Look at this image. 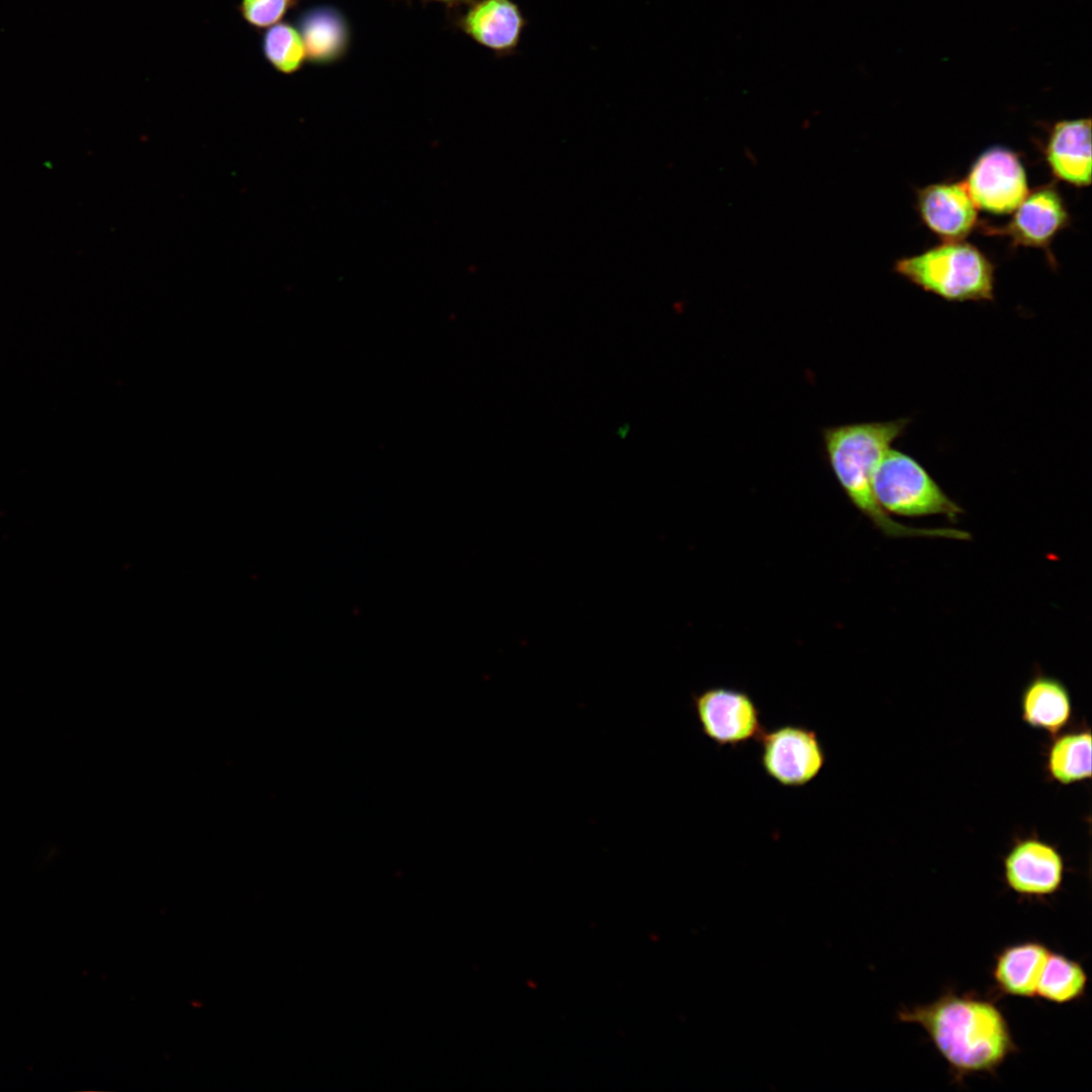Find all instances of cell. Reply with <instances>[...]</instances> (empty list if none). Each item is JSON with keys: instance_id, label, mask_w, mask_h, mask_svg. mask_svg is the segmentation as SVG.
<instances>
[{"instance_id": "1", "label": "cell", "mask_w": 1092, "mask_h": 1092, "mask_svg": "<svg viewBox=\"0 0 1092 1092\" xmlns=\"http://www.w3.org/2000/svg\"><path fill=\"white\" fill-rule=\"evenodd\" d=\"M898 1017L925 1030L957 1078L993 1073L1017 1050L1001 1011L975 995L947 992L929 1004L901 1010Z\"/></svg>"}, {"instance_id": "2", "label": "cell", "mask_w": 1092, "mask_h": 1092, "mask_svg": "<svg viewBox=\"0 0 1092 1092\" xmlns=\"http://www.w3.org/2000/svg\"><path fill=\"white\" fill-rule=\"evenodd\" d=\"M910 419L850 423L822 430L828 464L849 502L871 523L891 538H944L969 541L971 534L956 528H913L897 522L880 506L873 491L874 472L901 437Z\"/></svg>"}, {"instance_id": "3", "label": "cell", "mask_w": 1092, "mask_h": 1092, "mask_svg": "<svg viewBox=\"0 0 1092 1092\" xmlns=\"http://www.w3.org/2000/svg\"><path fill=\"white\" fill-rule=\"evenodd\" d=\"M893 268L911 283L948 301L994 299V265L964 240L898 259Z\"/></svg>"}, {"instance_id": "4", "label": "cell", "mask_w": 1092, "mask_h": 1092, "mask_svg": "<svg viewBox=\"0 0 1092 1092\" xmlns=\"http://www.w3.org/2000/svg\"><path fill=\"white\" fill-rule=\"evenodd\" d=\"M873 491L889 514L918 518L945 516L954 522L964 511L913 457L890 448L873 476Z\"/></svg>"}, {"instance_id": "5", "label": "cell", "mask_w": 1092, "mask_h": 1092, "mask_svg": "<svg viewBox=\"0 0 1092 1092\" xmlns=\"http://www.w3.org/2000/svg\"><path fill=\"white\" fill-rule=\"evenodd\" d=\"M760 764L765 775L781 786L801 788L815 780L826 763V753L815 730L785 724L764 730Z\"/></svg>"}, {"instance_id": "6", "label": "cell", "mask_w": 1092, "mask_h": 1092, "mask_svg": "<svg viewBox=\"0 0 1092 1092\" xmlns=\"http://www.w3.org/2000/svg\"><path fill=\"white\" fill-rule=\"evenodd\" d=\"M693 706L702 733L718 746L756 741L764 730L756 703L743 690L708 688L693 696Z\"/></svg>"}, {"instance_id": "7", "label": "cell", "mask_w": 1092, "mask_h": 1092, "mask_svg": "<svg viewBox=\"0 0 1092 1092\" xmlns=\"http://www.w3.org/2000/svg\"><path fill=\"white\" fill-rule=\"evenodd\" d=\"M963 183L977 208L995 214L1013 212L1028 192L1018 155L1004 147L983 152Z\"/></svg>"}, {"instance_id": "8", "label": "cell", "mask_w": 1092, "mask_h": 1092, "mask_svg": "<svg viewBox=\"0 0 1092 1092\" xmlns=\"http://www.w3.org/2000/svg\"><path fill=\"white\" fill-rule=\"evenodd\" d=\"M1013 212L1005 225L985 230L1008 237L1014 246L1041 248L1048 253L1054 238L1070 220L1063 197L1052 184L1028 191Z\"/></svg>"}, {"instance_id": "9", "label": "cell", "mask_w": 1092, "mask_h": 1092, "mask_svg": "<svg viewBox=\"0 0 1092 1092\" xmlns=\"http://www.w3.org/2000/svg\"><path fill=\"white\" fill-rule=\"evenodd\" d=\"M454 18V25L496 58L517 53L528 24L513 0H473Z\"/></svg>"}, {"instance_id": "10", "label": "cell", "mask_w": 1092, "mask_h": 1092, "mask_svg": "<svg viewBox=\"0 0 1092 1092\" xmlns=\"http://www.w3.org/2000/svg\"><path fill=\"white\" fill-rule=\"evenodd\" d=\"M923 223L944 242L963 241L977 225V206L963 182H939L917 190Z\"/></svg>"}, {"instance_id": "11", "label": "cell", "mask_w": 1092, "mask_h": 1092, "mask_svg": "<svg viewBox=\"0 0 1092 1092\" xmlns=\"http://www.w3.org/2000/svg\"><path fill=\"white\" fill-rule=\"evenodd\" d=\"M1006 883L1025 896H1045L1059 890L1064 863L1051 845L1035 839L1018 842L1004 859Z\"/></svg>"}, {"instance_id": "12", "label": "cell", "mask_w": 1092, "mask_h": 1092, "mask_svg": "<svg viewBox=\"0 0 1092 1092\" xmlns=\"http://www.w3.org/2000/svg\"><path fill=\"white\" fill-rule=\"evenodd\" d=\"M1044 156L1053 175L1077 187L1091 184V119L1056 122Z\"/></svg>"}, {"instance_id": "13", "label": "cell", "mask_w": 1092, "mask_h": 1092, "mask_svg": "<svg viewBox=\"0 0 1092 1092\" xmlns=\"http://www.w3.org/2000/svg\"><path fill=\"white\" fill-rule=\"evenodd\" d=\"M304 43L306 61L317 66L333 65L348 53L351 27L345 14L332 5H317L301 11L296 19Z\"/></svg>"}, {"instance_id": "14", "label": "cell", "mask_w": 1092, "mask_h": 1092, "mask_svg": "<svg viewBox=\"0 0 1092 1092\" xmlns=\"http://www.w3.org/2000/svg\"><path fill=\"white\" fill-rule=\"evenodd\" d=\"M1045 945L1026 941L1005 947L996 957L993 980L1001 993L1031 998L1050 956Z\"/></svg>"}, {"instance_id": "15", "label": "cell", "mask_w": 1092, "mask_h": 1092, "mask_svg": "<svg viewBox=\"0 0 1092 1092\" xmlns=\"http://www.w3.org/2000/svg\"><path fill=\"white\" fill-rule=\"evenodd\" d=\"M1021 711L1028 725L1055 734L1071 716L1069 691L1061 679L1039 673L1022 692Z\"/></svg>"}, {"instance_id": "16", "label": "cell", "mask_w": 1092, "mask_h": 1092, "mask_svg": "<svg viewBox=\"0 0 1092 1092\" xmlns=\"http://www.w3.org/2000/svg\"><path fill=\"white\" fill-rule=\"evenodd\" d=\"M1087 975L1080 964L1059 953H1050L1039 978L1035 996L1065 1004L1085 994Z\"/></svg>"}, {"instance_id": "17", "label": "cell", "mask_w": 1092, "mask_h": 1092, "mask_svg": "<svg viewBox=\"0 0 1092 1092\" xmlns=\"http://www.w3.org/2000/svg\"><path fill=\"white\" fill-rule=\"evenodd\" d=\"M1049 769L1055 780L1069 785L1091 777V734L1077 732L1060 737L1049 754Z\"/></svg>"}, {"instance_id": "18", "label": "cell", "mask_w": 1092, "mask_h": 1092, "mask_svg": "<svg viewBox=\"0 0 1092 1092\" xmlns=\"http://www.w3.org/2000/svg\"><path fill=\"white\" fill-rule=\"evenodd\" d=\"M261 51L267 63L285 75L298 72L306 61L304 43L297 27L286 21H280L264 31Z\"/></svg>"}, {"instance_id": "19", "label": "cell", "mask_w": 1092, "mask_h": 1092, "mask_svg": "<svg viewBox=\"0 0 1092 1092\" xmlns=\"http://www.w3.org/2000/svg\"><path fill=\"white\" fill-rule=\"evenodd\" d=\"M294 5V0H240L238 10L250 26L262 29L280 22Z\"/></svg>"}, {"instance_id": "20", "label": "cell", "mask_w": 1092, "mask_h": 1092, "mask_svg": "<svg viewBox=\"0 0 1092 1092\" xmlns=\"http://www.w3.org/2000/svg\"><path fill=\"white\" fill-rule=\"evenodd\" d=\"M404 1H410V0H404ZM422 1H424V2H431V1L438 2V3H441V4L445 5L448 9H458L459 7L467 6L473 0H422Z\"/></svg>"}]
</instances>
